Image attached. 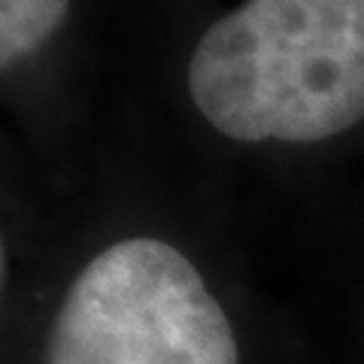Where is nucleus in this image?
Returning <instances> with one entry per match:
<instances>
[{
  "instance_id": "2",
  "label": "nucleus",
  "mask_w": 364,
  "mask_h": 364,
  "mask_svg": "<svg viewBox=\"0 0 364 364\" xmlns=\"http://www.w3.org/2000/svg\"><path fill=\"white\" fill-rule=\"evenodd\" d=\"M46 364H237V340L222 304L179 249L131 237L76 277Z\"/></svg>"
},
{
  "instance_id": "3",
  "label": "nucleus",
  "mask_w": 364,
  "mask_h": 364,
  "mask_svg": "<svg viewBox=\"0 0 364 364\" xmlns=\"http://www.w3.org/2000/svg\"><path fill=\"white\" fill-rule=\"evenodd\" d=\"M70 0H0V67L16 64L40 52L64 25Z\"/></svg>"
},
{
  "instance_id": "1",
  "label": "nucleus",
  "mask_w": 364,
  "mask_h": 364,
  "mask_svg": "<svg viewBox=\"0 0 364 364\" xmlns=\"http://www.w3.org/2000/svg\"><path fill=\"white\" fill-rule=\"evenodd\" d=\"M188 95L240 143H316L364 119V0H246L191 52Z\"/></svg>"
}]
</instances>
